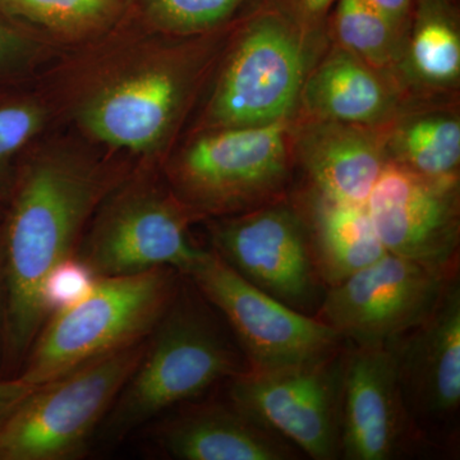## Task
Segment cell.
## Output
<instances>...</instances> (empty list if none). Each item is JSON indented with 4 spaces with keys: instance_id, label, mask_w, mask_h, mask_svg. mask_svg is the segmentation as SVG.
I'll return each mask as SVG.
<instances>
[{
    "instance_id": "obj_1",
    "label": "cell",
    "mask_w": 460,
    "mask_h": 460,
    "mask_svg": "<svg viewBox=\"0 0 460 460\" xmlns=\"http://www.w3.org/2000/svg\"><path fill=\"white\" fill-rule=\"evenodd\" d=\"M102 190L98 172L65 156L36 157L14 175L0 229V376H13L25 361L47 320L42 283L58 263L77 255Z\"/></svg>"
},
{
    "instance_id": "obj_2",
    "label": "cell",
    "mask_w": 460,
    "mask_h": 460,
    "mask_svg": "<svg viewBox=\"0 0 460 460\" xmlns=\"http://www.w3.org/2000/svg\"><path fill=\"white\" fill-rule=\"evenodd\" d=\"M175 293L146 349L107 416L109 435L122 436L248 370L234 338L208 304Z\"/></svg>"
},
{
    "instance_id": "obj_3",
    "label": "cell",
    "mask_w": 460,
    "mask_h": 460,
    "mask_svg": "<svg viewBox=\"0 0 460 460\" xmlns=\"http://www.w3.org/2000/svg\"><path fill=\"white\" fill-rule=\"evenodd\" d=\"M178 272L99 278L86 298L51 314L16 375L32 386L146 341L177 293Z\"/></svg>"
},
{
    "instance_id": "obj_4",
    "label": "cell",
    "mask_w": 460,
    "mask_h": 460,
    "mask_svg": "<svg viewBox=\"0 0 460 460\" xmlns=\"http://www.w3.org/2000/svg\"><path fill=\"white\" fill-rule=\"evenodd\" d=\"M146 345L147 339L36 386L0 420V460H66L84 454Z\"/></svg>"
},
{
    "instance_id": "obj_5",
    "label": "cell",
    "mask_w": 460,
    "mask_h": 460,
    "mask_svg": "<svg viewBox=\"0 0 460 460\" xmlns=\"http://www.w3.org/2000/svg\"><path fill=\"white\" fill-rule=\"evenodd\" d=\"M305 29L270 0L248 18L208 108L215 128L287 120L305 84Z\"/></svg>"
},
{
    "instance_id": "obj_6",
    "label": "cell",
    "mask_w": 460,
    "mask_h": 460,
    "mask_svg": "<svg viewBox=\"0 0 460 460\" xmlns=\"http://www.w3.org/2000/svg\"><path fill=\"white\" fill-rule=\"evenodd\" d=\"M289 175L287 120L215 128L181 156L172 172L195 214L237 215L274 202Z\"/></svg>"
},
{
    "instance_id": "obj_7",
    "label": "cell",
    "mask_w": 460,
    "mask_h": 460,
    "mask_svg": "<svg viewBox=\"0 0 460 460\" xmlns=\"http://www.w3.org/2000/svg\"><path fill=\"white\" fill-rule=\"evenodd\" d=\"M224 321L250 371H272L325 358L344 344L332 326L248 283L213 250L186 275Z\"/></svg>"
},
{
    "instance_id": "obj_8",
    "label": "cell",
    "mask_w": 460,
    "mask_h": 460,
    "mask_svg": "<svg viewBox=\"0 0 460 460\" xmlns=\"http://www.w3.org/2000/svg\"><path fill=\"white\" fill-rule=\"evenodd\" d=\"M345 341L325 358L229 380L228 399L314 460L341 458Z\"/></svg>"
},
{
    "instance_id": "obj_9",
    "label": "cell",
    "mask_w": 460,
    "mask_h": 460,
    "mask_svg": "<svg viewBox=\"0 0 460 460\" xmlns=\"http://www.w3.org/2000/svg\"><path fill=\"white\" fill-rule=\"evenodd\" d=\"M456 268L386 253L326 289L316 317L353 345H386L434 310Z\"/></svg>"
},
{
    "instance_id": "obj_10",
    "label": "cell",
    "mask_w": 460,
    "mask_h": 460,
    "mask_svg": "<svg viewBox=\"0 0 460 460\" xmlns=\"http://www.w3.org/2000/svg\"><path fill=\"white\" fill-rule=\"evenodd\" d=\"M213 251L237 274L299 313L316 316L326 287L298 208L270 202L211 229Z\"/></svg>"
},
{
    "instance_id": "obj_11",
    "label": "cell",
    "mask_w": 460,
    "mask_h": 460,
    "mask_svg": "<svg viewBox=\"0 0 460 460\" xmlns=\"http://www.w3.org/2000/svg\"><path fill=\"white\" fill-rule=\"evenodd\" d=\"M399 390L423 444L447 447L458 438L460 410V286L452 278L434 310L386 344Z\"/></svg>"
},
{
    "instance_id": "obj_12",
    "label": "cell",
    "mask_w": 460,
    "mask_h": 460,
    "mask_svg": "<svg viewBox=\"0 0 460 460\" xmlns=\"http://www.w3.org/2000/svg\"><path fill=\"white\" fill-rule=\"evenodd\" d=\"M196 215L180 199L155 190H127L102 214L77 256L100 278L159 269L186 277L204 252L190 237Z\"/></svg>"
},
{
    "instance_id": "obj_13",
    "label": "cell",
    "mask_w": 460,
    "mask_h": 460,
    "mask_svg": "<svg viewBox=\"0 0 460 460\" xmlns=\"http://www.w3.org/2000/svg\"><path fill=\"white\" fill-rule=\"evenodd\" d=\"M366 208L387 253L456 268L459 180H432L389 159Z\"/></svg>"
},
{
    "instance_id": "obj_14",
    "label": "cell",
    "mask_w": 460,
    "mask_h": 460,
    "mask_svg": "<svg viewBox=\"0 0 460 460\" xmlns=\"http://www.w3.org/2000/svg\"><path fill=\"white\" fill-rule=\"evenodd\" d=\"M425 445L411 426L386 345L345 341L341 395V458L389 460Z\"/></svg>"
},
{
    "instance_id": "obj_15",
    "label": "cell",
    "mask_w": 460,
    "mask_h": 460,
    "mask_svg": "<svg viewBox=\"0 0 460 460\" xmlns=\"http://www.w3.org/2000/svg\"><path fill=\"white\" fill-rule=\"evenodd\" d=\"M186 74L175 66H150L104 87L81 114L91 135L114 147L151 150L174 123L186 95Z\"/></svg>"
},
{
    "instance_id": "obj_16",
    "label": "cell",
    "mask_w": 460,
    "mask_h": 460,
    "mask_svg": "<svg viewBox=\"0 0 460 460\" xmlns=\"http://www.w3.org/2000/svg\"><path fill=\"white\" fill-rule=\"evenodd\" d=\"M157 444L181 460H290L301 454L230 399L181 404L160 426Z\"/></svg>"
},
{
    "instance_id": "obj_17",
    "label": "cell",
    "mask_w": 460,
    "mask_h": 460,
    "mask_svg": "<svg viewBox=\"0 0 460 460\" xmlns=\"http://www.w3.org/2000/svg\"><path fill=\"white\" fill-rule=\"evenodd\" d=\"M386 144L374 127L314 119L299 138L298 156L314 192L366 205L389 162Z\"/></svg>"
},
{
    "instance_id": "obj_18",
    "label": "cell",
    "mask_w": 460,
    "mask_h": 460,
    "mask_svg": "<svg viewBox=\"0 0 460 460\" xmlns=\"http://www.w3.org/2000/svg\"><path fill=\"white\" fill-rule=\"evenodd\" d=\"M305 199V211H298L326 289L386 255L366 205L334 201L313 190Z\"/></svg>"
},
{
    "instance_id": "obj_19",
    "label": "cell",
    "mask_w": 460,
    "mask_h": 460,
    "mask_svg": "<svg viewBox=\"0 0 460 460\" xmlns=\"http://www.w3.org/2000/svg\"><path fill=\"white\" fill-rule=\"evenodd\" d=\"M305 108L317 120L377 126L395 108V96L377 69L343 48H335L302 89Z\"/></svg>"
},
{
    "instance_id": "obj_20",
    "label": "cell",
    "mask_w": 460,
    "mask_h": 460,
    "mask_svg": "<svg viewBox=\"0 0 460 460\" xmlns=\"http://www.w3.org/2000/svg\"><path fill=\"white\" fill-rule=\"evenodd\" d=\"M404 45L407 74L422 86L447 89L460 75V32L456 0H414Z\"/></svg>"
},
{
    "instance_id": "obj_21",
    "label": "cell",
    "mask_w": 460,
    "mask_h": 460,
    "mask_svg": "<svg viewBox=\"0 0 460 460\" xmlns=\"http://www.w3.org/2000/svg\"><path fill=\"white\" fill-rule=\"evenodd\" d=\"M389 159L432 180H459L460 122L445 111L408 118L387 138Z\"/></svg>"
},
{
    "instance_id": "obj_22",
    "label": "cell",
    "mask_w": 460,
    "mask_h": 460,
    "mask_svg": "<svg viewBox=\"0 0 460 460\" xmlns=\"http://www.w3.org/2000/svg\"><path fill=\"white\" fill-rule=\"evenodd\" d=\"M339 47L381 71L402 59L408 29L366 0H338L332 11Z\"/></svg>"
},
{
    "instance_id": "obj_23",
    "label": "cell",
    "mask_w": 460,
    "mask_h": 460,
    "mask_svg": "<svg viewBox=\"0 0 460 460\" xmlns=\"http://www.w3.org/2000/svg\"><path fill=\"white\" fill-rule=\"evenodd\" d=\"M129 0H0L20 21L63 35H84L113 23Z\"/></svg>"
},
{
    "instance_id": "obj_24",
    "label": "cell",
    "mask_w": 460,
    "mask_h": 460,
    "mask_svg": "<svg viewBox=\"0 0 460 460\" xmlns=\"http://www.w3.org/2000/svg\"><path fill=\"white\" fill-rule=\"evenodd\" d=\"M157 27L177 33L208 31L234 16L248 0H133Z\"/></svg>"
},
{
    "instance_id": "obj_25",
    "label": "cell",
    "mask_w": 460,
    "mask_h": 460,
    "mask_svg": "<svg viewBox=\"0 0 460 460\" xmlns=\"http://www.w3.org/2000/svg\"><path fill=\"white\" fill-rule=\"evenodd\" d=\"M42 120L41 107L32 100L0 96V204L7 201L13 184L14 159L40 131Z\"/></svg>"
},
{
    "instance_id": "obj_26",
    "label": "cell",
    "mask_w": 460,
    "mask_h": 460,
    "mask_svg": "<svg viewBox=\"0 0 460 460\" xmlns=\"http://www.w3.org/2000/svg\"><path fill=\"white\" fill-rule=\"evenodd\" d=\"M99 278L77 255L58 263L47 275L41 287V307L47 319L86 298Z\"/></svg>"
},
{
    "instance_id": "obj_27",
    "label": "cell",
    "mask_w": 460,
    "mask_h": 460,
    "mask_svg": "<svg viewBox=\"0 0 460 460\" xmlns=\"http://www.w3.org/2000/svg\"><path fill=\"white\" fill-rule=\"evenodd\" d=\"M16 21L0 7V78L17 71L31 51L29 38Z\"/></svg>"
},
{
    "instance_id": "obj_28",
    "label": "cell",
    "mask_w": 460,
    "mask_h": 460,
    "mask_svg": "<svg viewBox=\"0 0 460 460\" xmlns=\"http://www.w3.org/2000/svg\"><path fill=\"white\" fill-rule=\"evenodd\" d=\"M270 2L305 29L317 31L325 25L338 0H270Z\"/></svg>"
},
{
    "instance_id": "obj_29",
    "label": "cell",
    "mask_w": 460,
    "mask_h": 460,
    "mask_svg": "<svg viewBox=\"0 0 460 460\" xmlns=\"http://www.w3.org/2000/svg\"><path fill=\"white\" fill-rule=\"evenodd\" d=\"M35 387L17 376H0V420Z\"/></svg>"
},
{
    "instance_id": "obj_30",
    "label": "cell",
    "mask_w": 460,
    "mask_h": 460,
    "mask_svg": "<svg viewBox=\"0 0 460 460\" xmlns=\"http://www.w3.org/2000/svg\"><path fill=\"white\" fill-rule=\"evenodd\" d=\"M401 26L410 27L414 0H366Z\"/></svg>"
},
{
    "instance_id": "obj_31",
    "label": "cell",
    "mask_w": 460,
    "mask_h": 460,
    "mask_svg": "<svg viewBox=\"0 0 460 460\" xmlns=\"http://www.w3.org/2000/svg\"><path fill=\"white\" fill-rule=\"evenodd\" d=\"M2 317H3V289H2V266H0V343H2Z\"/></svg>"
},
{
    "instance_id": "obj_32",
    "label": "cell",
    "mask_w": 460,
    "mask_h": 460,
    "mask_svg": "<svg viewBox=\"0 0 460 460\" xmlns=\"http://www.w3.org/2000/svg\"><path fill=\"white\" fill-rule=\"evenodd\" d=\"M3 213H4V208L0 204V220H2Z\"/></svg>"
}]
</instances>
